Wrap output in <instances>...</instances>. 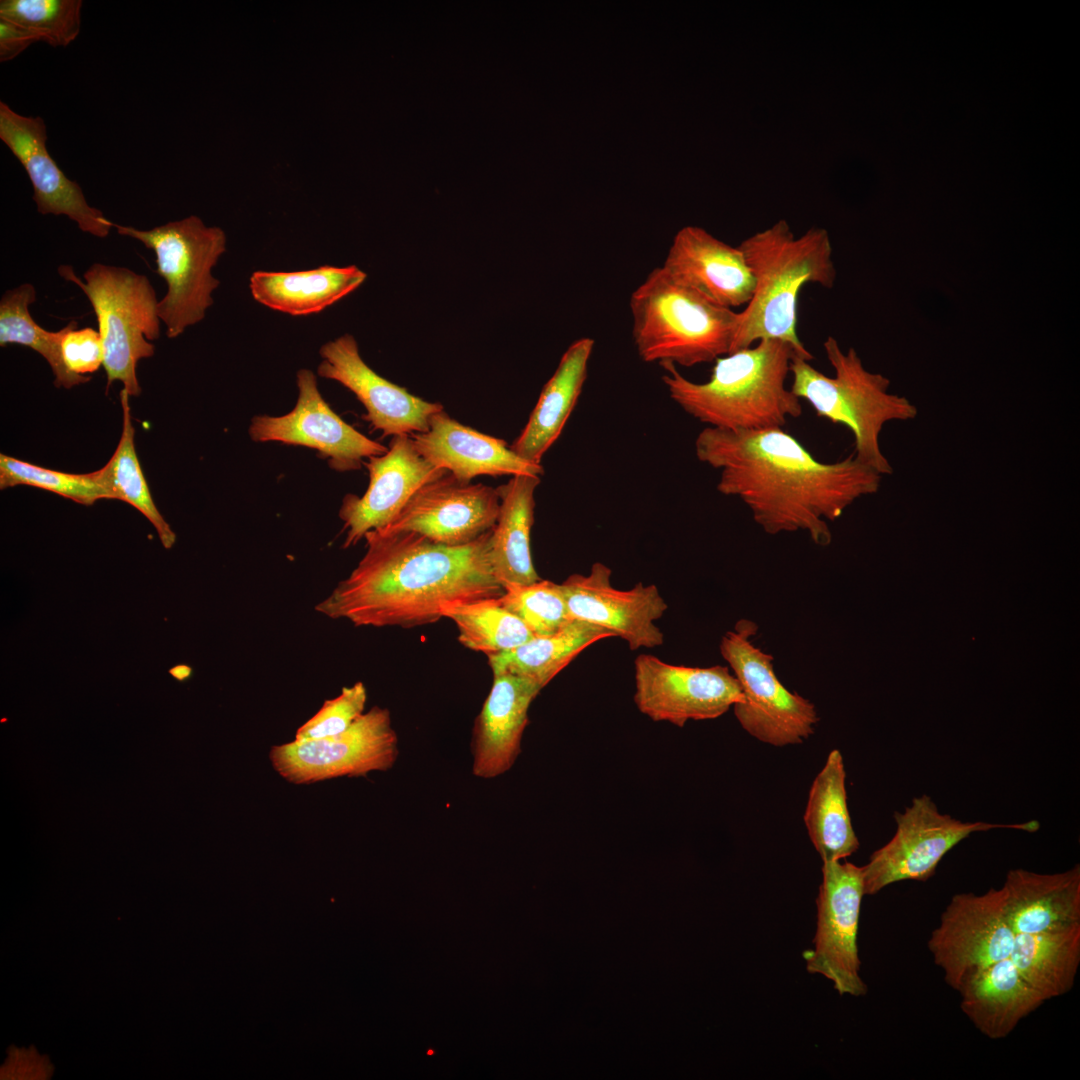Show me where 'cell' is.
<instances>
[{
    "instance_id": "cell-1",
    "label": "cell",
    "mask_w": 1080,
    "mask_h": 1080,
    "mask_svg": "<svg viewBox=\"0 0 1080 1080\" xmlns=\"http://www.w3.org/2000/svg\"><path fill=\"white\" fill-rule=\"evenodd\" d=\"M696 457L719 471L717 490L738 497L770 535L806 532L816 545L832 541L828 525L857 499L875 494L882 476L850 455L818 461L783 428H704Z\"/></svg>"
},
{
    "instance_id": "cell-2",
    "label": "cell",
    "mask_w": 1080,
    "mask_h": 1080,
    "mask_svg": "<svg viewBox=\"0 0 1080 1080\" xmlns=\"http://www.w3.org/2000/svg\"><path fill=\"white\" fill-rule=\"evenodd\" d=\"M491 532L447 546L411 531H370L362 559L315 610L355 626L411 628L440 620L445 603L498 598Z\"/></svg>"
},
{
    "instance_id": "cell-3",
    "label": "cell",
    "mask_w": 1080,
    "mask_h": 1080,
    "mask_svg": "<svg viewBox=\"0 0 1080 1080\" xmlns=\"http://www.w3.org/2000/svg\"><path fill=\"white\" fill-rule=\"evenodd\" d=\"M795 355L787 342L760 340L717 358L703 383L687 379L674 364L660 365L670 398L686 413L707 427L755 431L783 428L788 418L801 416L800 399L785 385Z\"/></svg>"
},
{
    "instance_id": "cell-4",
    "label": "cell",
    "mask_w": 1080,
    "mask_h": 1080,
    "mask_svg": "<svg viewBox=\"0 0 1080 1080\" xmlns=\"http://www.w3.org/2000/svg\"><path fill=\"white\" fill-rule=\"evenodd\" d=\"M738 248L754 278L751 300L738 312L730 353L760 340L787 342L813 360L797 332V303L805 284L833 288L836 268L828 231L813 227L795 237L785 220L745 238Z\"/></svg>"
},
{
    "instance_id": "cell-5",
    "label": "cell",
    "mask_w": 1080,
    "mask_h": 1080,
    "mask_svg": "<svg viewBox=\"0 0 1080 1080\" xmlns=\"http://www.w3.org/2000/svg\"><path fill=\"white\" fill-rule=\"evenodd\" d=\"M825 355L834 370L830 377L810 361L795 355L790 363V390L808 402L818 417L846 426L854 436L855 458L881 476L893 467L881 451L879 437L890 421L914 419L918 410L906 397L888 392L890 380L868 371L853 348L844 352L838 341L828 336Z\"/></svg>"
},
{
    "instance_id": "cell-6",
    "label": "cell",
    "mask_w": 1080,
    "mask_h": 1080,
    "mask_svg": "<svg viewBox=\"0 0 1080 1080\" xmlns=\"http://www.w3.org/2000/svg\"><path fill=\"white\" fill-rule=\"evenodd\" d=\"M632 336L647 363L692 367L730 353L737 315L661 267L654 268L629 301Z\"/></svg>"
},
{
    "instance_id": "cell-7",
    "label": "cell",
    "mask_w": 1080,
    "mask_h": 1080,
    "mask_svg": "<svg viewBox=\"0 0 1080 1080\" xmlns=\"http://www.w3.org/2000/svg\"><path fill=\"white\" fill-rule=\"evenodd\" d=\"M58 272L75 283L93 307L102 339L106 390L121 381L130 396H138L137 363L154 355L155 346L149 341L160 336L159 301L150 280L129 268L102 263L84 272V282L71 266L62 265Z\"/></svg>"
},
{
    "instance_id": "cell-8",
    "label": "cell",
    "mask_w": 1080,
    "mask_h": 1080,
    "mask_svg": "<svg viewBox=\"0 0 1080 1080\" xmlns=\"http://www.w3.org/2000/svg\"><path fill=\"white\" fill-rule=\"evenodd\" d=\"M120 235L142 242L156 256V273L167 286L158 302V315L166 335L175 338L204 319L213 304L212 292L220 282L211 270L226 250L219 227H208L197 216L171 221L149 230L113 223Z\"/></svg>"
},
{
    "instance_id": "cell-9",
    "label": "cell",
    "mask_w": 1080,
    "mask_h": 1080,
    "mask_svg": "<svg viewBox=\"0 0 1080 1080\" xmlns=\"http://www.w3.org/2000/svg\"><path fill=\"white\" fill-rule=\"evenodd\" d=\"M757 630L755 622L741 619L720 642V653L743 693L742 702L733 706L734 715L760 742L775 747L801 744L814 733L818 712L810 700L780 682L772 655L752 641Z\"/></svg>"
},
{
    "instance_id": "cell-10",
    "label": "cell",
    "mask_w": 1080,
    "mask_h": 1080,
    "mask_svg": "<svg viewBox=\"0 0 1080 1080\" xmlns=\"http://www.w3.org/2000/svg\"><path fill=\"white\" fill-rule=\"evenodd\" d=\"M894 818V836L861 866L865 895H874L904 880H928L942 858L974 832L998 828L1036 832L1040 827L1037 820L1015 824L964 822L941 813L926 794L915 797L903 812H895Z\"/></svg>"
},
{
    "instance_id": "cell-11",
    "label": "cell",
    "mask_w": 1080,
    "mask_h": 1080,
    "mask_svg": "<svg viewBox=\"0 0 1080 1080\" xmlns=\"http://www.w3.org/2000/svg\"><path fill=\"white\" fill-rule=\"evenodd\" d=\"M398 754V737L391 714L386 708L374 706L342 734L275 745L270 749L269 759L283 779L305 785L387 771L395 764Z\"/></svg>"
},
{
    "instance_id": "cell-12",
    "label": "cell",
    "mask_w": 1080,
    "mask_h": 1080,
    "mask_svg": "<svg viewBox=\"0 0 1080 1080\" xmlns=\"http://www.w3.org/2000/svg\"><path fill=\"white\" fill-rule=\"evenodd\" d=\"M1015 939L1001 888L952 896L931 931L927 946L952 989L984 968L1010 957Z\"/></svg>"
},
{
    "instance_id": "cell-13",
    "label": "cell",
    "mask_w": 1080,
    "mask_h": 1080,
    "mask_svg": "<svg viewBox=\"0 0 1080 1080\" xmlns=\"http://www.w3.org/2000/svg\"><path fill=\"white\" fill-rule=\"evenodd\" d=\"M864 895L861 867L841 861L823 863L814 947L804 953V960L809 973L830 980L840 995L867 993L857 945Z\"/></svg>"
},
{
    "instance_id": "cell-14",
    "label": "cell",
    "mask_w": 1080,
    "mask_h": 1080,
    "mask_svg": "<svg viewBox=\"0 0 1080 1080\" xmlns=\"http://www.w3.org/2000/svg\"><path fill=\"white\" fill-rule=\"evenodd\" d=\"M638 710L683 727L689 720L715 719L742 702L741 686L726 666L690 667L641 654L634 661Z\"/></svg>"
},
{
    "instance_id": "cell-15",
    "label": "cell",
    "mask_w": 1080,
    "mask_h": 1080,
    "mask_svg": "<svg viewBox=\"0 0 1080 1080\" xmlns=\"http://www.w3.org/2000/svg\"><path fill=\"white\" fill-rule=\"evenodd\" d=\"M297 387V402L289 413L252 418L249 435L253 441L315 449L328 459L332 469L342 472L360 469L365 458L387 452V447L357 431L330 408L311 370L297 372Z\"/></svg>"
},
{
    "instance_id": "cell-16",
    "label": "cell",
    "mask_w": 1080,
    "mask_h": 1080,
    "mask_svg": "<svg viewBox=\"0 0 1080 1080\" xmlns=\"http://www.w3.org/2000/svg\"><path fill=\"white\" fill-rule=\"evenodd\" d=\"M612 571L595 562L588 574H572L561 584L572 619L599 626L624 639L631 650L654 648L664 643L656 625L667 604L654 584L637 583L619 590L611 583Z\"/></svg>"
},
{
    "instance_id": "cell-17",
    "label": "cell",
    "mask_w": 1080,
    "mask_h": 1080,
    "mask_svg": "<svg viewBox=\"0 0 1080 1080\" xmlns=\"http://www.w3.org/2000/svg\"><path fill=\"white\" fill-rule=\"evenodd\" d=\"M499 507L495 488L462 483L447 472L420 487L394 521L377 530L411 531L438 544L465 545L494 527Z\"/></svg>"
},
{
    "instance_id": "cell-18",
    "label": "cell",
    "mask_w": 1080,
    "mask_h": 1080,
    "mask_svg": "<svg viewBox=\"0 0 1080 1080\" xmlns=\"http://www.w3.org/2000/svg\"><path fill=\"white\" fill-rule=\"evenodd\" d=\"M0 139L24 167L38 213L65 215L83 232L99 238L108 236L113 222L89 205L79 184L69 179L49 154L46 124L41 117L21 115L1 101Z\"/></svg>"
},
{
    "instance_id": "cell-19",
    "label": "cell",
    "mask_w": 1080,
    "mask_h": 1080,
    "mask_svg": "<svg viewBox=\"0 0 1080 1080\" xmlns=\"http://www.w3.org/2000/svg\"><path fill=\"white\" fill-rule=\"evenodd\" d=\"M363 464L370 479L366 492L361 497L347 494L339 510L344 548L388 526L420 487L447 473L417 452L410 435L393 436L385 454L369 457Z\"/></svg>"
},
{
    "instance_id": "cell-20",
    "label": "cell",
    "mask_w": 1080,
    "mask_h": 1080,
    "mask_svg": "<svg viewBox=\"0 0 1080 1080\" xmlns=\"http://www.w3.org/2000/svg\"><path fill=\"white\" fill-rule=\"evenodd\" d=\"M319 353L317 374L353 392L367 411L365 419L383 437L425 432L431 416L443 410L441 404L414 396L373 371L350 334L325 343Z\"/></svg>"
},
{
    "instance_id": "cell-21",
    "label": "cell",
    "mask_w": 1080,
    "mask_h": 1080,
    "mask_svg": "<svg viewBox=\"0 0 1080 1080\" xmlns=\"http://www.w3.org/2000/svg\"><path fill=\"white\" fill-rule=\"evenodd\" d=\"M662 267L679 282L728 308L747 304L754 278L738 246H731L696 226L681 228Z\"/></svg>"
},
{
    "instance_id": "cell-22",
    "label": "cell",
    "mask_w": 1080,
    "mask_h": 1080,
    "mask_svg": "<svg viewBox=\"0 0 1080 1080\" xmlns=\"http://www.w3.org/2000/svg\"><path fill=\"white\" fill-rule=\"evenodd\" d=\"M415 449L434 466L470 483L478 475L541 476V464L518 456L507 443L462 425L444 410L433 414L428 430L411 435Z\"/></svg>"
},
{
    "instance_id": "cell-23",
    "label": "cell",
    "mask_w": 1080,
    "mask_h": 1080,
    "mask_svg": "<svg viewBox=\"0 0 1080 1080\" xmlns=\"http://www.w3.org/2000/svg\"><path fill=\"white\" fill-rule=\"evenodd\" d=\"M491 690L472 734V773L496 778L511 769L521 752L531 703L542 689L530 679L510 673L493 675Z\"/></svg>"
},
{
    "instance_id": "cell-24",
    "label": "cell",
    "mask_w": 1080,
    "mask_h": 1080,
    "mask_svg": "<svg viewBox=\"0 0 1080 1080\" xmlns=\"http://www.w3.org/2000/svg\"><path fill=\"white\" fill-rule=\"evenodd\" d=\"M1015 933L1034 934L1080 924V866L1058 873L1011 869L1001 887Z\"/></svg>"
},
{
    "instance_id": "cell-25",
    "label": "cell",
    "mask_w": 1080,
    "mask_h": 1080,
    "mask_svg": "<svg viewBox=\"0 0 1080 1080\" xmlns=\"http://www.w3.org/2000/svg\"><path fill=\"white\" fill-rule=\"evenodd\" d=\"M593 347L592 338L582 337L563 353L554 374L543 386L525 427L510 447L518 456L541 464L577 404Z\"/></svg>"
},
{
    "instance_id": "cell-26",
    "label": "cell",
    "mask_w": 1080,
    "mask_h": 1080,
    "mask_svg": "<svg viewBox=\"0 0 1080 1080\" xmlns=\"http://www.w3.org/2000/svg\"><path fill=\"white\" fill-rule=\"evenodd\" d=\"M958 992L962 1012L991 1040L1006 1038L1045 1002L1022 978L1010 957L973 975Z\"/></svg>"
},
{
    "instance_id": "cell-27",
    "label": "cell",
    "mask_w": 1080,
    "mask_h": 1080,
    "mask_svg": "<svg viewBox=\"0 0 1080 1080\" xmlns=\"http://www.w3.org/2000/svg\"><path fill=\"white\" fill-rule=\"evenodd\" d=\"M540 481V476L514 475L496 488L500 507L491 532L489 554L493 574L503 589L540 580L530 548L534 494Z\"/></svg>"
},
{
    "instance_id": "cell-28",
    "label": "cell",
    "mask_w": 1080,
    "mask_h": 1080,
    "mask_svg": "<svg viewBox=\"0 0 1080 1080\" xmlns=\"http://www.w3.org/2000/svg\"><path fill=\"white\" fill-rule=\"evenodd\" d=\"M366 279L358 267L321 266L306 271H255L250 277L253 298L273 310L293 316L318 313L357 289Z\"/></svg>"
},
{
    "instance_id": "cell-29",
    "label": "cell",
    "mask_w": 1080,
    "mask_h": 1080,
    "mask_svg": "<svg viewBox=\"0 0 1080 1080\" xmlns=\"http://www.w3.org/2000/svg\"><path fill=\"white\" fill-rule=\"evenodd\" d=\"M845 782L842 754L833 749L811 784L803 815L808 836L823 863L841 861L859 848Z\"/></svg>"
},
{
    "instance_id": "cell-30",
    "label": "cell",
    "mask_w": 1080,
    "mask_h": 1080,
    "mask_svg": "<svg viewBox=\"0 0 1080 1080\" xmlns=\"http://www.w3.org/2000/svg\"><path fill=\"white\" fill-rule=\"evenodd\" d=\"M1010 959L1045 1001L1063 996L1073 988L1080 965V924L1015 935Z\"/></svg>"
},
{
    "instance_id": "cell-31",
    "label": "cell",
    "mask_w": 1080,
    "mask_h": 1080,
    "mask_svg": "<svg viewBox=\"0 0 1080 1080\" xmlns=\"http://www.w3.org/2000/svg\"><path fill=\"white\" fill-rule=\"evenodd\" d=\"M611 637L599 626L572 619L552 635L533 636L512 650L488 656V663L493 675L514 674L544 688L584 649Z\"/></svg>"
},
{
    "instance_id": "cell-32",
    "label": "cell",
    "mask_w": 1080,
    "mask_h": 1080,
    "mask_svg": "<svg viewBox=\"0 0 1080 1080\" xmlns=\"http://www.w3.org/2000/svg\"><path fill=\"white\" fill-rule=\"evenodd\" d=\"M130 395L122 389L120 401L123 426L119 443L110 460L101 468L111 499L128 503L142 513L157 531L165 549L173 547L176 534L156 507L142 472L134 443V426L129 404Z\"/></svg>"
},
{
    "instance_id": "cell-33",
    "label": "cell",
    "mask_w": 1080,
    "mask_h": 1080,
    "mask_svg": "<svg viewBox=\"0 0 1080 1080\" xmlns=\"http://www.w3.org/2000/svg\"><path fill=\"white\" fill-rule=\"evenodd\" d=\"M440 614L456 624L462 645L487 656L512 650L534 636L498 598L445 603Z\"/></svg>"
},
{
    "instance_id": "cell-34",
    "label": "cell",
    "mask_w": 1080,
    "mask_h": 1080,
    "mask_svg": "<svg viewBox=\"0 0 1080 1080\" xmlns=\"http://www.w3.org/2000/svg\"><path fill=\"white\" fill-rule=\"evenodd\" d=\"M36 289L30 283L7 290L0 299V346L20 344L38 352L50 365L56 387L71 388L91 377L71 373L61 354L62 329L47 331L32 318L29 306L36 301Z\"/></svg>"
},
{
    "instance_id": "cell-35",
    "label": "cell",
    "mask_w": 1080,
    "mask_h": 1080,
    "mask_svg": "<svg viewBox=\"0 0 1080 1080\" xmlns=\"http://www.w3.org/2000/svg\"><path fill=\"white\" fill-rule=\"evenodd\" d=\"M18 485L44 489L83 505L111 499L101 469L87 474H72L0 454V488Z\"/></svg>"
},
{
    "instance_id": "cell-36",
    "label": "cell",
    "mask_w": 1080,
    "mask_h": 1080,
    "mask_svg": "<svg viewBox=\"0 0 1080 1080\" xmlns=\"http://www.w3.org/2000/svg\"><path fill=\"white\" fill-rule=\"evenodd\" d=\"M81 0H1L0 18L12 21L53 47H66L80 32Z\"/></svg>"
},
{
    "instance_id": "cell-37",
    "label": "cell",
    "mask_w": 1080,
    "mask_h": 1080,
    "mask_svg": "<svg viewBox=\"0 0 1080 1080\" xmlns=\"http://www.w3.org/2000/svg\"><path fill=\"white\" fill-rule=\"evenodd\" d=\"M498 601L534 636L552 635L572 620L560 584L552 581L505 587Z\"/></svg>"
},
{
    "instance_id": "cell-38",
    "label": "cell",
    "mask_w": 1080,
    "mask_h": 1080,
    "mask_svg": "<svg viewBox=\"0 0 1080 1080\" xmlns=\"http://www.w3.org/2000/svg\"><path fill=\"white\" fill-rule=\"evenodd\" d=\"M366 701L367 690L362 682L344 687L337 697L324 701L321 708L297 729L294 741L319 740L342 734L364 713Z\"/></svg>"
},
{
    "instance_id": "cell-39",
    "label": "cell",
    "mask_w": 1080,
    "mask_h": 1080,
    "mask_svg": "<svg viewBox=\"0 0 1080 1080\" xmlns=\"http://www.w3.org/2000/svg\"><path fill=\"white\" fill-rule=\"evenodd\" d=\"M61 354L67 369L74 374L93 373L103 365V346L99 331L91 327L77 329L71 321L62 328Z\"/></svg>"
},
{
    "instance_id": "cell-40",
    "label": "cell",
    "mask_w": 1080,
    "mask_h": 1080,
    "mask_svg": "<svg viewBox=\"0 0 1080 1080\" xmlns=\"http://www.w3.org/2000/svg\"><path fill=\"white\" fill-rule=\"evenodd\" d=\"M39 38L28 29L0 18V61L14 59Z\"/></svg>"
},
{
    "instance_id": "cell-41",
    "label": "cell",
    "mask_w": 1080,
    "mask_h": 1080,
    "mask_svg": "<svg viewBox=\"0 0 1080 1080\" xmlns=\"http://www.w3.org/2000/svg\"><path fill=\"white\" fill-rule=\"evenodd\" d=\"M169 673L179 681L187 679L191 674V668L186 665H177L169 670Z\"/></svg>"
}]
</instances>
